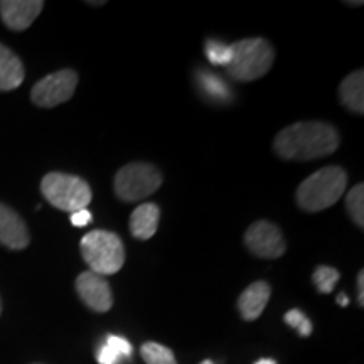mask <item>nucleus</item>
<instances>
[{
    "label": "nucleus",
    "instance_id": "obj_1",
    "mask_svg": "<svg viewBox=\"0 0 364 364\" xmlns=\"http://www.w3.org/2000/svg\"><path fill=\"white\" fill-rule=\"evenodd\" d=\"M339 134L324 122H299L275 136L273 149L285 161H316L334 154L339 147Z\"/></svg>",
    "mask_w": 364,
    "mask_h": 364
},
{
    "label": "nucleus",
    "instance_id": "obj_2",
    "mask_svg": "<svg viewBox=\"0 0 364 364\" xmlns=\"http://www.w3.org/2000/svg\"><path fill=\"white\" fill-rule=\"evenodd\" d=\"M348 174L338 166L318 169L297 189V204L307 213H318L334 206L344 196Z\"/></svg>",
    "mask_w": 364,
    "mask_h": 364
},
{
    "label": "nucleus",
    "instance_id": "obj_3",
    "mask_svg": "<svg viewBox=\"0 0 364 364\" xmlns=\"http://www.w3.org/2000/svg\"><path fill=\"white\" fill-rule=\"evenodd\" d=\"M231 48H233V59L226 66V71L233 80L248 83V81L262 78L270 71L275 51L267 39H241L231 44Z\"/></svg>",
    "mask_w": 364,
    "mask_h": 364
},
{
    "label": "nucleus",
    "instance_id": "obj_4",
    "mask_svg": "<svg viewBox=\"0 0 364 364\" xmlns=\"http://www.w3.org/2000/svg\"><path fill=\"white\" fill-rule=\"evenodd\" d=\"M83 260L88 263L90 272L98 275H115L125 263V247L120 236L112 231L95 230L83 236L80 243Z\"/></svg>",
    "mask_w": 364,
    "mask_h": 364
},
{
    "label": "nucleus",
    "instance_id": "obj_5",
    "mask_svg": "<svg viewBox=\"0 0 364 364\" xmlns=\"http://www.w3.org/2000/svg\"><path fill=\"white\" fill-rule=\"evenodd\" d=\"M41 193L49 204L61 211L76 213L86 209L91 203V188L78 176L49 172L41 181Z\"/></svg>",
    "mask_w": 364,
    "mask_h": 364
},
{
    "label": "nucleus",
    "instance_id": "obj_6",
    "mask_svg": "<svg viewBox=\"0 0 364 364\" xmlns=\"http://www.w3.org/2000/svg\"><path fill=\"white\" fill-rule=\"evenodd\" d=\"M162 186V174L147 162H132L117 172L113 189L122 201L135 203L152 196Z\"/></svg>",
    "mask_w": 364,
    "mask_h": 364
},
{
    "label": "nucleus",
    "instance_id": "obj_7",
    "mask_svg": "<svg viewBox=\"0 0 364 364\" xmlns=\"http://www.w3.org/2000/svg\"><path fill=\"white\" fill-rule=\"evenodd\" d=\"M78 86V73L61 70L44 76L31 90V100L41 108H53L65 103L75 95Z\"/></svg>",
    "mask_w": 364,
    "mask_h": 364
},
{
    "label": "nucleus",
    "instance_id": "obj_8",
    "mask_svg": "<svg viewBox=\"0 0 364 364\" xmlns=\"http://www.w3.org/2000/svg\"><path fill=\"white\" fill-rule=\"evenodd\" d=\"M245 245L253 255L275 260L285 253L287 243L280 228L270 221H257L245 233Z\"/></svg>",
    "mask_w": 364,
    "mask_h": 364
},
{
    "label": "nucleus",
    "instance_id": "obj_9",
    "mask_svg": "<svg viewBox=\"0 0 364 364\" xmlns=\"http://www.w3.org/2000/svg\"><path fill=\"white\" fill-rule=\"evenodd\" d=\"M76 292L85 306L95 312H108L113 306L112 287L98 273L86 270L76 279Z\"/></svg>",
    "mask_w": 364,
    "mask_h": 364
},
{
    "label": "nucleus",
    "instance_id": "obj_10",
    "mask_svg": "<svg viewBox=\"0 0 364 364\" xmlns=\"http://www.w3.org/2000/svg\"><path fill=\"white\" fill-rule=\"evenodd\" d=\"M43 0H2L0 17L12 31H26L43 11Z\"/></svg>",
    "mask_w": 364,
    "mask_h": 364
},
{
    "label": "nucleus",
    "instance_id": "obj_11",
    "mask_svg": "<svg viewBox=\"0 0 364 364\" xmlns=\"http://www.w3.org/2000/svg\"><path fill=\"white\" fill-rule=\"evenodd\" d=\"M0 243L11 250H24L31 235L22 218L12 208L0 203Z\"/></svg>",
    "mask_w": 364,
    "mask_h": 364
},
{
    "label": "nucleus",
    "instance_id": "obj_12",
    "mask_svg": "<svg viewBox=\"0 0 364 364\" xmlns=\"http://www.w3.org/2000/svg\"><path fill=\"white\" fill-rule=\"evenodd\" d=\"M272 289L267 282H255L247 289L243 290V294L238 299V309L241 317L245 321H257L265 311L268 300H270Z\"/></svg>",
    "mask_w": 364,
    "mask_h": 364
},
{
    "label": "nucleus",
    "instance_id": "obj_13",
    "mask_svg": "<svg viewBox=\"0 0 364 364\" xmlns=\"http://www.w3.org/2000/svg\"><path fill=\"white\" fill-rule=\"evenodd\" d=\"M161 209L154 203H144L134 209L130 216V233L136 240H150L157 233Z\"/></svg>",
    "mask_w": 364,
    "mask_h": 364
},
{
    "label": "nucleus",
    "instance_id": "obj_14",
    "mask_svg": "<svg viewBox=\"0 0 364 364\" xmlns=\"http://www.w3.org/2000/svg\"><path fill=\"white\" fill-rule=\"evenodd\" d=\"M24 65L16 53L0 44V91H12L19 88L24 81Z\"/></svg>",
    "mask_w": 364,
    "mask_h": 364
},
{
    "label": "nucleus",
    "instance_id": "obj_15",
    "mask_svg": "<svg viewBox=\"0 0 364 364\" xmlns=\"http://www.w3.org/2000/svg\"><path fill=\"white\" fill-rule=\"evenodd\" d=\"M341 103L353 113H364V73L358 70L351 73L339 86Z\"/></svg>",
    "mask_w": 364,
    "mask_h": 364
},
{
    "label": "nucleus",
    "instance_id": "obj_16",
    "mask_svg": "<svg viewBox=\"0 0 364 364\" xmlns=\"http://www.w3.org/2000/svg\"><path fill=\"white\" fill-rule=\"evenodd\" d=\"M198 81L201 90L209 98L220 100V102H225V100L230 98V90H228L226 83L220 78V76H216L215 73L201 71L199 73Z\"/></svg>",
    "mask_w": 364,
    "mask_h": 364
},
{
    "label": "nucleus",
    "instance_id": "obj_17",
    "mask_svg": "<svg viewBox=\"0 0 364 364\" xmlns=\"http://www.w3.org/2000/svg\"><path fill=\"white\" fill-rule=\"evenodd\" d=\"M346 208H348L349 216L353 218L354 225L358 228H364V186L356 184L346 196Z\"/></svg>",
    "mask_w": 364,
    "mask_h": 364
},
{
    "label": "nucleus",
    "instance_id": "obj_18",
    "mask_svg": "<svg viewBox=\"0 0 364 364\" xmlns=\"http://www.w3.org/2000/svg\"><path fill=\"white\" fill-rule=\"evenodd\" d=\"M144 361L147 364H177L174 353L159 343H145L140 348Z\"/></svg>",
    "mask_w": 364,
    "mask_h": 364
},
{
    "label": "nucleus",
    "instance_id": "obj_19",
    "mask_svg": "<svg viewBox=\"0 0 364 364\" xmlns=\"http://www.w3.org/2000/svg\"><path fill=\"white\" fill-rule=\"evenodd\" d=\"M204 53H206V58L209 59V63L215 66L226 68L231 63V59H233V48H231V44H225L216 39L206 41Z\"/></svg>",
    "mask_w": 364,
    "mask_h": 364
},
{
    "label": "nucleus",
    "instance_id": "obj_20",
    "mask_svg": "<svg viewBox=\"0 0 364 364\" xmlns=\"http://www.w3.org/2000/svg\"><path fill=\"white\" fill-rule=\"evenodd\" d=\"M339 279H341L339 272L336 270V268L326 267V265L317 267L316 272H314V275H312L314 285L317 287V290L321 294H331L332 290H334L336 284L339 282Z\"/></svg>",
    "mask_w": 364,
    "mask_h": 364
},
{
    "label": "nucleus",
    "instance_id": "obj_21",
    "mask_svg": "<svg viewBox=\"0 0 364 364\" xmlns=\"http://www.w3.org/2000/svg\"><path fill=\"white\" fill-rule=\"evenodd\" d=\"M285 322L290 327H294V329H297L302 338H309V336L312 334V322L309 321L306 314L299 311V309H292V311L287 312Z\"/></svg>",
    "mask_w": 364,
    "mask_h": 364
},
{
    "label": "nucleus",
    "instance_id": "obj_22",
    "mask_svg": "<svg viewBox=\"0 0 364 364\" xmlns=\"http://www.w3.org/2000/svg\"><path fill=\"white\" fill-rule=\"evenodd\" d=\"M105 343L110 346V348L115 349V351L120 354L122 358H130L132 356V351H134V349H132V344L129 343V341L124 339V338H120V336H115V334L107 336V341H105Z\"/></svg>",
    "mask_w": 364,
    "mask_h": 364
},
{
    "label": "nucleus",
    "instance_id": "obj_23",
    "mask_svg": "<svg viewBox=\"0 0 364 364\" xmlns=\"http://www.w3.org/2000/svg\"><path fill=\"white\" fill-rule=\"evenodd\" d=\"M120 359H122L120 354H118L113 348H110L107 343L100 346L97 353V361L100 364H118L120 363Z\"/></svg>",
    "mask_w": 364,
    "mask_h": 364
},
{
    "label": "nucleus",
    "instance_id": "obj_24",
    "mask_svg": "<svg viewBox=\"0 0 364 364\" xmlns=\"http://www.w3.org/2000/svg\"><path fill=\"white\" fill-rule=\"evenodd\" d=\"M91 221H93V216H91V213L88 211V209H80V211L71 213V225L73 226L85 228V226H88Z\"/></svg>",
    "mask_w": 364,
    "mask_h": 364
},
{
    "label": "nucleus",
    "instance_id": "obj_25",
    "mask_svg": "<svg viewBox=\"0 0 364 364\" xmlns=\"http://www.w3.org/2000/svg\"><path fill=\"white\" fill-rule=\"evenodd\" d=\"M358 300L359 306H364V272L358 273Z\"/></svg>",
    "mask_w": 364,
    "mask_h": 364
},
{
    "label": "nucleus",
    "instance_id": "obj_26",
    "mask_svg": "<svg viewBox=\"0 0 364 364\" xmlns=\"http://www.w3.org/2000/svg\"><path fill=\"white\" fill-rule=\"evenodd\" d=\"M338 304H339L341 307H348V306H349L348 295H346V294H339V295H338Z\"/></svg>",
    "mask_w": 364,
    "mask_h": 364
},
{
    "label": "nucleus",
    "instance_id": "obj_27",
    "mask_svg": "<svg viewBox=\"0 0 364 364\" xmlns=\"http://www.w3.org/2000/svg\"><path fill=\"white\" fill-rule=\"evenodd\" d=\"M255 364H279L275 361V359H270V358H263V359H258Z\"/></svg>",
    "mask_w": 364,
    "mask_h": 364
},
{
    "label": "nucleus",
    "instance_id": "obj_28",
    "mask_svg": "<svg viewBox=\"0 0 364 364\" xmlns=\"http://www.w3.org/2000/svg\"><path fill=\"white\" fill-rule=\"evenodd\" d=\"M348 6H363V2H346Z\"/></svg>",
    "mask_w": 364,
    "mask_h": 364
},
{
    "label": "nucleus",
    "instance_id": "obj_29",
    "mask_svg": "<svg viewBox=\"0 0 364 364\" xmlns=\"http://www.w3.org/2000/svg\"><path fill=\"white\" fill-rule=\"evenodd\" d=\"M88 4H90V6H103L105 2H88Z\"/></svg>",
    "mask_w": 364,
    "mask_h": 364
},
{
    "label": "nucleus",
    "instance_id": "obj_30",
    "mask_svg": "<svg viewBox=\"0 0 364 364\" xmlns=\"http://www.w3.org/2000/svg\"><path fill=\"white\" fill-rule=\"evenodd\" d=\"M201 364H215L213 361H209V359H206V361H203Z\"/></svg>",
    "mask_w": 364,
    "mask_h": 364
},
{
    "label": "nucleus",
    "instance_id": "obj_31",
    "mask_svg": "<svg viewBox=\"0 0 364 364\" xmlns=\"http://www.w3.org/2000/svg\"><path fill=\"white\" fill-rule=\"evenodd\" d=\"M0 314H2V300H0Z\"/></svg>",
    "mask_w": 364,
    "mask_h": 364
}]
</instances>
